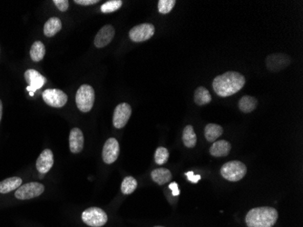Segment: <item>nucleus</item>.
<instances>
[{
	"instance_id": "6ab92c4d",
	"label": "nucleus",
	"mask_w": 303,
	"mask_h": 227,
	"mask_svg": "<svg viewBox=\"0 0 303 227\" xmlns=\"http://www.w3.org/2000/svg\"><path fill=\"white\" fill-rule=\"evenodd\" d=\"M152 179L155 183L163 185L171 179V173L166 168H158L151 173Z\"/></svg>"
},
{
	"instance_id": "b1692460",
	"label": "nucleus",
	"mask_w": 303,
	"mask_h": 227,
	"mask_svg": "<svg viewBox=\"0 0 303 227\" xmlns=\"http://www.w3.org/2000/svg\"><path fill=\"white\" fill-rule=\"evenodd\" d=\"M46 48L41 41H36L30 49V57L35 62H39L44 58Z\"/></svg>"
},
{
	"instance_id": "4468645a",
	"label": "nucleus",
	"mask_w": 303,
	"mask_h": 227,
	"mask_svg": "<svg viewBox=\"0 0 303 227\" xmlns=\"http://www.w3.org/2000/svg\"><path fill=\"white\" fill-rule=\"evenodd\" d=\"M54 164V155L50 149H45L36 160V169L40 174L45 175L51 170Z\"/></svg>"
},
{
	"instance_id": "f8f14e48",
	"label": "nucleus",
	"mask_w": 303,
	"mask_h": 227,
	"mask_svg": "<svg viewBox=\"0 0 303 227\" xmlns=\"http://www.w3.org/2000/svg\"><path fill=\"white\" fill-rule=\"evenodd\" d=\"M119 153L120 147L118 141L114 137L106 140L103 148V153H102L104 163L107 164L115 163L118 158Z\"/></svg>"
},
{
	"instance_id": "bb28decb",
	"label": "nucleus",
	"mask_w": 303,
	"mask_h": 227,
	"mask_svg": "<svg viewBox=\"0 0 303 227\" xmlns=\"http://www.w3.org/2000/svg\"><path fill=\"white\" fill-rule=\"evenodd\" d=\"M168 159H169V152L167 148L160 147L156 149L155 160L157 164H164L167 162Z\"/></svg>"
},
{
	"instance_id": "c85d7f7f",
	"label": "nucleus",
	"mask_w": 303,
	"mask_h": 227,
	"mask_svg": "<svg viewBox=\"0 0 303 227\" xmlns=\"http://www.w3.org/2000/svg\"><path fill=\"white\" fill-rule=\"evenodd\" d=\"M53 3L56 5V8H58L62 12L67 11L68 7H69V2L68 0H54Z\"/></svg>"
},
{
	"instance_id": "0eeeda50",
	"label": "nucleus",
	"mask_w": 303,
	"mask_h": 227,
	"mask_svg": "<svg viewBox=\"0 0 303 227\" xmlns=\"http://www.w3.org/2000/svg\"><path fill=\"white\" fill-rule=\"evenodd\" d=\"M155 31L156 28L154 25L144 23L134 27L129 32V36L134 42L140 43L150 39L152 36L155 35Z\"/></svg>"
},
{
	"instance_id": "6e6552de",
	"label": "nucleus",
	"mask_w": 303,
	"mask_h": 227,
	"mask_svg": "<svg viewBox=\"0 0 303 227\" xmlns=\"http://www.w3.org/2000/svg\"><path fill=\"white\" fill-rule=\"evenodd\" d=\"M42 96L47 105L56 108H63L68 99L66 93L59 89H47L43 92Z\"/></svg>"
},
{
	"instance_id": "c756f323",
	"label": "nucleus",
	"mask_w": 303,
	"mask_h": 227,
	"mask_svg": "<svg viewBox=\"0 0 303 227\" xmlns=\"http://www.w3.org/2000/svg\"><path fill=\"white\" fill-rule=\"evenodd\" d=\"M185 175L187 176V179L191 183H196L201 179V175H196L193 174V172H186Z\"/></svg>"
},
{
	"instance_id": "a878e982",
	"label": "nucleus",
	"mask_w": 303,
	"mask_h": 227,
	"mask_svg": "<svg viewBox=\"0 0 303 227\" xmlns=\"http://www.w3.org/2000/svg\"><path fill=\"white\" fill-rule=\"evenodd\" d=\"M122 5H123V1H121V0H110V1H107L104 4L102 5L101 11L104 14L115 12L122 7Z\"/></svg>"
},
{
	"instance_id": "cd10ccee",
	"label": "nucleus",
	"mask_w": 303,
	"mask_h": 227,
	"mask_svg": "<svg viewBox=\"0 0 303 227\" xmlns=\"http://www.w3.org/2000/svg\"><path fill=\"white\" fill-rule=\"evenodd\" d=\"M175 0H160L158 2V10L161 14L166 15L171 11V9L176 6Z\"/></svg>"
},
{
	"instance_id": "7c9ffc66",
	"label": "nucleus",
	"mask_w": 303,
	"mask_h": 227,
	"mask_svg": "<svg viewBox=\"0 0 303 227\" xmlns=\"http://www.w3.org/2000/svg\"><path fill=\"white\" fill-rule=\"evenodd\" d=\"M98 0H75V3L81 5V6H90V5H95L98 3Z\"/></svg>"
},
{
	"instance_id": "72a5a7b5",
	"label": "nucleus",
	"mask_w": 303,
	"mask_h": 227,
	"mask_svg": "<svg viewBox=\"0 0 303 227\" xmlns=\"http://www.w3.org/2000/svg\"><path fill=\"white\" fill-rule=\"evenodd\" d=\"M155 227H164V226H155Z\"/></svg>"
},
{
	"instance_id": "a211bd4d",
	"label": "nucleus",
	"mask_w": 303,
	"mask_h": 227,
	"mask_svg": "<svg viewBox=\"0 0 303 227\" xmlns=\"http://www.w3.org/2000/svg\"><path fill=\"white\" fill-rule=\"evenodd\" d=\"M62 29V22L58 17H51L46 22L44 26L45 36L52 37Z\"/></svg>"
},
{
	"instance_id": "1a4fd4ad",
	"label": "nucleus",
	"mask_w": 303,
	"mask_h": 227,
	"mask_svg": "<svg viewBox=\"0 0 303 227\" xmlns=\"http://www.w3.org/2000/svg\"><path fill=\"white\" fill-rule=\"evenodd\" d=\"M132 115V108L127 103H122L116 107L113 116L114 127L117 129L124 128Z\"/></svg>"
},
{
	"instance_id": "5701e85b",
	"label": "nucleus",
	"mask_w": 303,
	"mask_h": 227,
	"mask_svg": "<svg viewBox=\"0 0 303 227\" xmlns=\"http://www.w3.org/2000/svg\"><path fill=\"white\" fill-rule=\"evenodd\" d=\"M211 101V94L207 88L199 87L194 92V102L198 106L207 105Z\"/></svg>"
},
{
	"instance_id": "f03ea898",
	"label": "nucleus",
	"mask_w": 303,
	"mask_h": 227,
	"mask_svg": "<svg viewBox=\"0 0 303 227\" xmlns=\"http://www.w3.org/2000/svg\"><path fill=\"white\" fill-rule=\"evenodd\" d=\"M278 217L279 214L275 208L262 207L252 208L248 212L245 222L248 227H272Z\"/></svg>"
},
{
	"instance_id": "2f4dec72",
	"label": "nucleus",
	"mask_w": 303,
	"mask_h": 227,
	"mask_svg": "<svg viewBox=\"0 0 303 227\" xmlns=\"http://www.w3.org/2000/svg\"><path fill=\"white\" fill-rule=\"evenodd\" d=\"M169 188L171 189V193H172V195H175V196H177V195H180L179 188H178V184H177V183H170V185H169Z\"/></svg>"
},
{
	"instance_id": "aec40b11",
	"label": "nucleus",
	"mask_w": 303,
	"mask_h": 227,
	"mask_svg": "<svg viewBox=\"0 0 303 227\" xmlns=\"http://www.w3.org/2000/svg\"><path fill=\"white\" fill-rule=\"evenodd\" d=\"M224 129L216 123H208L204 128V136L208 142H214L223 135Z\"/></svg>"
},
{
	"instance_id": "f257e3e1",
	"label": "nucleus",
	"mask_w": 303,
	"mask_h": 227,
	"mask_svg": "<svg viewBox=\"0 0 303 227\" xmlns=\"http://www.w3.org/2000/svg\"><path fill=\"white\" fill-rule=\"evenodd\" d=\"M245 77L238 72L229 71L216 76L212 88L216 94L222 97L232 96L244 88Z\"/></svg>"
},
{
	"instance_id": "9d476101",
	"label": "nucleus",
	"mask_w": 303,
	"mask_h": 227,
	"mask_svg": "<svg viewBox=\"0 0 303 227\" xmlns=\"http://www.w3.org/2000/svg\"><path fill=\"white\" fill-rule=\"evenodd\" d=\"M25 79L28 83L27 90L29 92L30 96H34V93L42 88L47 82L46 77L35 69H28L25 72Z\"/></svg>"
},
{
	"instance_id": "f3484780",
	"label": "nucleus",
	"mask_w": 303,
	"mask_h": 227,
	"mask_svg": "<svg viewBox=\"0 0 303 227\" xmlns=\"http://www.w3.org/2000/svg\"><path fill=\"white\" fill-rule=\"evenodd\" d=\"M22 185V179L17 176L9 177L0 182V193L8 194L10 192L15 191Z\"/></svg>"
},
{
	"instance_id": "9b49d317",
	"label": "nucleus",
	"mask_w": 303,
	"mask_h": 227,
	"mask_svg": "<svg viewBox=\"0 0 303 227\" xmlns=\"http://www.w3.org/2000/svg\"><path fill=\"white\" fill-rule=\"evenodd\" d=\"M291 62V57L285 54H272L267 56L265 61L268 70L274 73L284 70Z\"/></svg>"
},
{
	"instance_id": "39448f33",
	"label": "nucleus",
	"mask_w": 303,
	"mask_h": 227,
	"mask_svg": "<svg viewBox=\"0 0 303 227\" xmlns=\"http://www.w3.org/2000/svg\"><path fill=\"white\" fill-rule=\"evenodd\" d=\"M82 220L89 226L102 227L107 223L108 216L101 208H90L83 212Z\"/></svg>"
},
{
	"instance_id": "423d86ee",
	"label": "nucleus",
	"mask_w": 303,
	"mask_h": 227,
	"mask_svg": "<svg viewBox=\"0 0 303 227\" xmlns=\"http://www.w3.org/2000/svg\"><path fill=\"white\" fill-rule=\"evenodd\" d=\"M44 191V184L36 183V182H31V183L22 184L18 189H16L15 196L16 199H32L42 195Z\"/></svg>"
},
{
	"instance_id": "393cba45",
	"label": "nucleus",
	"mask_w": 303,
	"mask_h": 227,
	"mask_svg": "<svg viewBox=\"0 0 303 227\" xmlns=\"http://www.w3.org/2000/svg\"><path fill=\"white\" fill-rule=\"evenodd\" d=\"M137 184L138 183H137L136 178H134L133 176H127L122 182L121 191L124 195H131L136 191Z\"/></svg>"
},
{
	"instance_id": "473e14b6",
	"label": "nucleus",
	"mask_w": 303,
	"mask_h": 227,
	"mask_svg": "<svg viewBox=\"0 0 303 227\" xmlns=\"http://www.w3.org/2000/svg\"><path fill=\"white\" fill-rule=\"evenodd\" d=\"M2 113H3V105H2V102L0 100V121H1V118H2Z\"/></svg>"
},
{
	"instance_id": "ddd939ff",
	"label": "nucleus",
	"mask_w": 303,
	"mask_h": 227,
	"mask_svg": "<svg viewBox=\"0 0 303 227\" xmlns=\"http://www.w3.org/2000/svg\"><path fill=\"white\" fill-rule=\"evenodd\" d=\"M116 35L115 28L111 25H106L100 29L96 34L94 43L96 48H102L106 47L109 43H111L114 36Z\"/></svg>"
},
{
	"instance_id": "4be33fe9",
	"label": "nucleus",
	"mask_w": 303,
	"mask_h": 227,
	"mask_svg": "<svg viewBox=\"0 0 303 227\" xmlns=\"http://www.w3.org/2000/svg\"><path fill=\"white\" fill-rule=\"evenodd\" d=\"M183 142L188 148H193L197 143V136L191 126L185 127L183 132Z\"/></svg>"
},
{
	"instance_id": "20e7f679",
	"label": "nucleus",
	"mask_w": 303,
	"mask_h": 227,
	"mask_svg": "<svg viewBox=\"0 0 303 227\" xmlns=\"http://www.w3.org/2000/svg\"><path fill=\"white\" fill-rule=\"evenodd\" d=\"M76 103L80 111L88 113L95 103V90L89 85H83L76 92Z\"/></svg>"
},
{
	"instance_id": "7ed1b4c3",
	"label": "nucleus",
	"mask_w": 303,
	"mask_h": 227,
	"mask_svg": "<svg viewBox=\"0 0 303 227\" xmlns=\"http://www.w3.org/2000/svg\"><path fill=\"white\" fill-rule=\"evenodd\" d=\"M247 174V168L241 161H230L221 168V175L224 179L231 182H238Z\"/></svg>"
},
{
	"instance_id": "2eb2a0df",
	"label": "nucleus",
	"mask_w": 303,
	"mask_h": 227,
	"mask_svg": "<svg viewBox=\"0 0 303 227\" xmlns=\"http://www.w3.org/2000/svg\"><path fill=\"white\" fill-rule=\"evenodd\" d=\"M84 138L83 132L79 128H73L69 135V148L73 154H78L84 148Z\"/></svg>"
},
{
	"instance_id": "dca6fc26",
	"label": "nucleus",
	"mask_w": 303,
	"mask_h": 227,
	"mask_svg": "<svg viewBox=\"0 0 303 227\" xmlns=\"http://www.w3.org/2000/svg\"><path fill=\"white\" fill-rule=\"evenodd\" d=\"M231 149V145L228 141L219 140L212 143V146L210 148V154L211 156H215V157L226 156L230 154Z\"/></svg>"
},
{
	"instance_id": "412c9836",
	"label": "nucleus",
	"mask_w": 303,
	"mask_h": 227,
	"mask_svg": "<svg viewBox=\"0 0 303 227\" xmlns=\"http://www.w3.org/2000/svg\"><path fill=\"white\" fill-rule=\"evenodd\" d=\"M257 99L255 97L251 96H244L240 99L239 109L244 113H251V112L254 111L256 108H257Z\"/></svg>"
}]
</instances>
